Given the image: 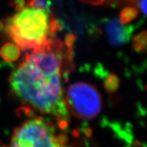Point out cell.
<instances>
[{"mask_svg": "<svg viewBox=\"0 0 147 147\" xmlns=\"http://www.w3.org/2000/svg\"><path fill=\"white\" fill-rule=\"evenodd\" d=\"M72 45L53 38L45 48L26 53L9 78L11 91L29 110L49 114L64 129L68 112L62 78L72 66Z\"/></svg>", "mask_w": 147, "mask_h": 147, "instance_id": "1", "label": "cell"}, {"mask_svg": "<svg viewBox=\"0 0 147 147\" xmlns=\"http://www.w3.org/2000/svg\"><path fill=\"white\" fill-rule=\"evenodd\" d=\"M1 32L23 51H39L55 38L61 25L51 11L26 7L5 20Z\"/></svg>", "mask_w": 147, "mask_h": 147, "instance_id": "2", "label": "cell"}, {"mask_svg": "<svg viewBox=\"0 0 147 147\" xmlns=\"http://www.w3.org/2000/svg\"><path fill=\"white\" fill-rule=\"evenodd\" d=\"M57 127L60 128L41 116H36L17 127L9 144L3 147H62L67 138L58 132Z\"/></svg>", "mask_w": 147, "mask_h": 147, "instance_id": "3", "label": "cell"}, {"mask_svg": "<svg viewBox=\"0 0 147 147\" xmlns=\"http://www.w3.org/2000/svg\"><path fill=\"white\" fill-rule=\"evenodd\" d=\"M64 98L68 112L78 119H93L102 109L101 94L90 83H72L66 90Z\"/></svg>", "mask_w": 147, "mask_h": 147, "instance_id": "4", "label": "cell"}, {"mask_svg": "<svg viewBox=\"0 0 147 147\" xmlns=\"http://www.w3.org/2000/svg\"><path fill=\"white\" fill-rule=\"evenodd\" d=\"M132 30L131 26L123 25L116 18L107 20L104 23V31L107 41L113 46H122L130 40Z\"/></svg>", "mask_w": 147, "mask_h": 147, "instance_id": "5", "label": "cell"}, {"mask_svg": "<svg viewBox=\"0 0 147 147\" xmlns=\"http://www.w3.org/2000/svg\"><path fill=\"white\" fill-rule=\"evenodd\" d=\"M21 49L13 42H7L0 48V58L5 62H14L19 59Z\"/></svg>", "mask_w": 147, "mask_h": 147, "instance_id": "6", "label": "cell"}, {"mask_svg": "<svg viewBox=\"0 0 147 147\" xmlns=\"http://www.w3.org/2000/svg\"><path fill=\"white\" fill-rule=\"evenodd\" d=\"M134 50L140 53H147V32L143 31L138 33L133 38L132 44Z\"/></svg>", "mask_w": 147, "mask_h": 147, "instance_id": "7", "label": "cell"}, {"mask_svg": "<svg viewBox=\"0 0 147 147\" xmlns=\"http://www.w3.org/2000/svg\"><path fill=\"white\" fill-rule=\"evenodd\" d=\"M138 10L134 7H126L119 14V21L123 25H127L132 22L138 16Z\"/></svg>", "mask_w": 147, "mask_h": 147, "instance_id": "8", "label": "cell"}, {"mask_svg": "<svg viewBox=\"0 0 147 147\" xmlns=\"http://www.w3.org/2000/svg\"><path fill=\"white\" fill-rule=\"evenodd\" d=\"M119 80L117 76L112 74L106 78L105 82V87L108 92H113L118 89Z\"/></svg>", "mask_w": 147, "mask_h": 147, "instance_id": "9", "label": "cell"}, {"mask_svg": "<svg viewBox=\"0 0 147 147\" xmlns=\"http://www.w3.org/2000/svg\"><path fill=\"white\" fill-rule=\"evenodd\" d=\"M82 2L86 4H91L94 5H115L121 2H133V0H81Z\"/></svg>", "mask_w": 147, "mask_h": 147, "instance_id": "10", "label": "cell"}, {"mask_svg": "<svg viewBox=\"0 0 147 147\" xmlns=\"http://www.w3.org/2000/svg\"><path fill=\"white\" fill-rule=\"evenodd\" d=\"M138 4L140 10L147 17V0H138Z\"/></svg>", "mask_w": 147, "mask_h": 147, "instance_id": "11", "label": "cell"}, {"mask_svg": "<svg viewBox=\"0 0 147 147\" xmlns=\"http://www.w3.org/2000/svg\"><path fill=\"white\" fill-rule=\"evenodd\" d=\"M62 147H71V146H62Z\"/></svg>", "mask_w": 147, "mask_h": 147, "instance_id": "12", "label": "cell"}, {"mask_svg": "<svg viewBox=\"0 0 147 147\" xmlns=\"http://www.w3.org/2000/svg\"><path fill=\"white\" fill-rule=\"evenodd\" d=\"M146 89H147V86H146Z\"/></svg>", "mask_w": 147, "mask_h": 147, "instance_id": "13", "label": "cell"}]
</instances>
